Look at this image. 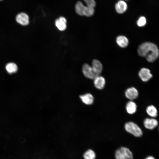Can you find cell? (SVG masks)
I'll list each match as a JSON object with an SVG mask.
<instances>
[{"mask_svg": "<svg viewBox=\"0 0 159 159\" xmlns=\"http://www.w3.org/2000/svg\"><path fill=\"white\" fill-rule=\"evenodd\" d=\"M92 67L97 75H100L103 68L101 63L99 60L94 59L92 62Z\"/></svg>", "mask_w": 159, "mask_h": 159, "instance_id": "7c38bea8", "label": "cell"}, {"mask_svg": "<svg viewBox=\"0 0 159 159\" xmlns=\"http://www.w3.org/2000/svg\"><path fill=\"white\" fill-rule=\"evenodd\" d=\"M139 77L144 82H147L152 77V75L148 69L143 68L141 69L139 72Z\"/></svg>", "mask_w": 159, "mask_h": 159, "instance_id": "8992f818", "label": "cell"}, {"mask_svg": "<svg viewBox=\"0 0 159 159\" xmlns=\"http://www.w3.org/2000/svg\"><path fill=\"white\" fill-rule=\"evenodd\" d=\"M146 19L144 16H140L137 21V25L140 27L144 26L146 24Z\"/></svg>", "mask_w": 159, "mask_h": 159, "instance_id": "44dd1931", "label": "cell"}, {"mask_svg": "<svg viewBox=\"0 0 159 159\" xmlns=\"http://www.w3.org/2000/svg\"></svg>", "mask_w": 159, "mask_h": 159, "instance_id": "484cf974", "label": "cell"}, {"mask_svg": "<svg viewBox=\"0 0 159 159\" xmlns=\"http://www.w3.org/2000/svg\"><path fill=\"white\" fill-rule=\"evenodd\" d=\"M115 157L116 159H126L125 155L120 148L116 150L115 152Z\"/></svg>", "mask_w": 159, "mask_h": 159, "instance_id": "ffe728a7", "label": "cell"}, {"mask_svg": "<svg viewBox=\"0 0 159 159\" xmlns=\"http://www.w3.org/2000/svg\"><path fill=\"white\" fill-rule=\"evenodd\" d=\"M83 157L84 159H95L96 155L93 150L89 149L84 153Z\"/></svg>", "mask_w": 159, "mask_h": 159, "instance_id": "ac0fdd59", "label": "cell"}, {"mask_svg": "<svg viewBox=\"0 0 159 159\" xmlns=\"http://www.w3.org/2000/svg\"><path fill=\"white\" fill-rule=\"evenodd\" d=\"M120 148L123 152L126 159H133V156L132 153L128 148L122 147Z\"/></svg>", "mask_w": 159, "mask_h": 159, "instance_id": "d6986e66", "label": "cell"}, {"mask_svg": "<svg viewBox=\"0 0 159 159\" xmlns=\"http://www.w3.org/2000/svg\"><path fill=\"white\" fill-rule=\"evenodd\" d=\"M116 41L117 44L120 47L125 48L127 47L129 41L127 38L123 35H120L117 37Z\"/></svg>", "mask_w": 159, "mask_h": 159, "instance_id": "5bb4252c", "label": "cell"}, {"mask_svg": "<svg viewBox=\"0 0 159 159\" xmlns=\"http://www.w3.org/2000/svg\"><path fill=\"white\" fill-rule=\"evenodd\" d=\"M125 128L127 132L135 137H140L143 134L142 130L140 128L133 122H129L126 123Z\"/></svg>", "mask_w": 159, "mask_h": 159, "instance_id": "3957f363", "label": "cell"}, {"mask_svg": "<svg viewBox=\"0 0 159 159\" xmlns=\"http://www.w3.org/2000/svg\"><path fill=\"white\" fill-rule=\"evenodd\" d=\"M67 20L64 17L61 16L57 19L55 22L56 27L61 31L65 30L67 28Z\"/></svg>", "mask_w": 159, "mask_h": 159, "instance_id": "ba28073f", "label": "cell"}, {"mask_svg": "<svg viewBox=\"0 0 159 159\" xmlns=\"http://www.w3.org/2000/svg\"><path fill=\"white\" fill-rule=\"evenodd\" d=\"M94 82L95 86L97 88L101 90L104 87L105 81L104 77L99 75L94 79Z\"/></svg>", "mask_w": 159, "mask_h": 159, "instance_id": "8fae6325", "label": "cell"}, {"mask_svg": "<svg viewBox=\"0 0 159 159\" xmlns=\"http://www.w3.org/2000/svg\"><path fill=\"white\" fill-rule=\"evenodd\" d=\"M115 9L117 12L119 14H122L127 10V6L125 2L123 0H119L115 4Z\"/></svg>", "mask_w": 159, "mask_h": 159, "instance_id": "9c48e42d", "label": "cell"}, {"mask_svg": "<svg viewBox=\"0 0 159 159\" xmlns=\"http://www.w3.org/2000/svg\"><path fill=\"white\" fill-rule=\"evenodd\" d=\"M145 159H155V158L152 156H149L147 157Z\"/></svg>", "mask_w": 159, "mask_h": 159, "instance_id": "603a6c76", "label": "cell"}, {"mask_svg": "<svg viewBox=\"0 0 159 159\" xmlns=\"http://www.w3.org/2000/svg\"><path fill=\"white\" fill-rule=\"evenodd\" d=\"M82 72L86 77L90 79H94L97 76L92 67L87 63L83 65L82 67Z\"/></svg>", "mask_w": 159, "mask_h": 159, "instance_id": "277c9868", "label": "cell"}, {"mask_svg": "<svg viewBox=\"0 0 159 159\" xmlns=\"http://www.w3.org/2000/svg\"><path fill=\"white\" fill-rule=\"evenodd\" d=\"M146 112L148 115L150 116L155 117L157 115V111L155 107L151 105L148 107L146 109Z\"/></svg>", "mask_w": 159, "mask_h": 159, "instance_id": "e0dca14e", "label": "cell"}, {"mask_svg": "<svg viewBox=\"0 0 159 159\" xmlns=\"http://www.w3.org/2000/svg\"><path fill=\"white\" fill-rule=\"evenodd\" d=\"M87 6L94 8L96 6V2L94 0H83Z\"/></svg>", "mask_w": 159, "mask_h": 159, "instance_id": "7402d4cb", "label": "cell"}, {"mask_svg": "<svg viewBox=\"0 0 159 159\" xmlns=\"http://www.w3.org/2000/svg\"><path fill=\"white\" fill-rule=\"evenodd\" d=\"M75 10L78 15L88 17L93 16L95 12L94 8L84 6L80 1L76 3L75 5Z\"/></svg>", "mask_w": 159, "mask_h": 159, "instance_id": "7a4b0ae2", "label": "cell"}, {"mask_svg": "<svg viewBox=\"0 0 159 159\" xmlns=\"http://www.w3.org/2000/svg\"><path fill=\"white\" fill-rule=\"evenodd\" d=\"M4 0H0V3L3 2Z\"/></svg>", "mask_w": 159, "mask_h": 159, "instance_id": "cb8c5ba5", "label": "cell"}, {"mask_svg": "<svg viewBox=\"0 0 159 159\" xmlns=\"http://www.w3.org/2000/svg\"><path fill=\"white\" fill-rule=\"evenodd\" d=\"M144 125L146 128L152 130L157 126L158 122L155 119L147 118L144 121Z\"/></svg>", "mask_w": 159, "mask_h": 159, "instance_id": "30bf717a", "label": "cell"}, {"mask_svg": "<svg viewBox=\"0 0 159 159\" xmlns=\"http://www.w3.org/2000/svg\"><path fill=\"white\" fill-rule=\"evenodd\" d=\"M6 69L7 72L10 74L16 72L18 70V67L15 63L10 62L7 64Z\"/></svg>", "mask_w": 159, "mask_h": 159, "instance_id": "2e32d148", "label": "cell"}, {"mask_svg": "<svg viewBox=\"0 0 159 159\" xmlns=\"http://www.w3.org/2000/svg\"><path fill=\"white\" fill-rule=\"evenodd\" d=\"M137 52L140 56L145 57L150 62H154L159 57V50L157 46L150 42H146L141 44Z\"/></svg>", "mask_w": 159, "mask_h": 159, "instance_id": "6da1fadb", "label": "cell"}, {"mask_svg": "<svg viewBox=\"0 0 159 159\" xmlns=\"http://www.w3.org/2000/svg\"></svg>", "mask_w": 159, "mask_h": 159, "instance_id": "d4e9b609", "label": "cell"}, {"mask_svg": "<svg viewBox=\"0 0 159 159\" xmlns=\"http://www.w3.org/2000/svg\"><path fill=\"white\" fill-rule=\"evenodd\" d=\"M17 22L23 26H26L29 23V17L26 13L21 12L18 13L16 16Z\"/></svg>", "mask_w": 159, "mask_h": 159, "instance_id": "5b68a950", "label": "cell"}, {"mask_svg": "<svg viewBox=\"0 0 159 159\" xmlns=\"http://www.w3.org/2000/svg\"><path fill=\"white\" fill-rule=\"evenodd\" d=\"M137 106L134 102L131 101L127 102L126 106V109L127 112L129 114H132L136 111Z\"/></svg>", "mask_w": 159, "mask_h": 159, "instance_id": "9a60e30c", "label": "cell"}, {"mask_svg": "<svg viewBox=\"0 0 159 159\" xmlns=\"http://www.w3.org/2000/svg\"><path fill=\"white\" fill-rule=\"evenodd\" d=\"M126 97L131 100L137 98L138 95L137 90L134 87L129 88L127 89L125 93Z\"/></svg>", "mask_w": 159, "mask_h": 159, "instance_id": "52a82bcc", "label": "cell"}, {"mask_svg": "<svg viewBox=\"0 0 159 159\" xmlns=\"http://www.w3.org/2000/svg\"><path fill=\"white\" fill-rule=\"evenodd\" d=\"M80 98L84 103L87 105L92 104L94 101V97L90 93H87L81 95Z\"/></svg>", "mask_w": 159, "mask_h": 159, "instance_id": "4fadbf2b", "label": "cell"}]
</instances>
